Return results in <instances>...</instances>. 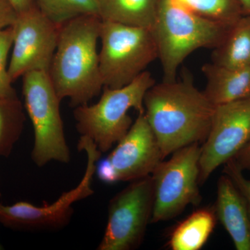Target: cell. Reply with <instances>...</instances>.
I'll return each mask as SVG.
<instances>
[{
	"instance_id": "obj_23",
	"label": "cell",
	"mask_w": 250,
	"mask_h": 250,
	"mask_svg": "<svg viewBox=\"0 0 250 250\" xmlns=\"http://www.w3.org/2000/svg\"><path fill=\"white\" fill-rule=\"evenodd\" d=\"M18 14L8 0H0V29L14 25Z\"/></svg>"
},
{
	"instance_id": "obj_8",
	"label": "cell",
	"mask_w": 250,
	"mask_h": 250,
	"mask_svg": "<svg viewBox=\"0 0 250 250\" xmlns=\"http://www.w3.org/2000/svg\"><path fill=\"white\" fill-rule=\"evenodd\" d=\"M201 146L195 143L172 153L151 174L154 186V208L151 223L176 218L188 205L202 200L199 189V161Z\"/></svg>"
},
{
	"instance_id": "obj_15",
	"label": "cell",
	"mask_w": 250,
	"mask_h": 250,
	"mask_svg": "<svg viewBox=\"0 0 250 250\" xmlns=\"http://www.w3.org/2000/svg\"><path fill=\"white\" fill-rule=\"evenodd\" d=\"M211 62L233 68L250 67V15H243L228 28L213 49Z\"/></svg>"
},
{
	"instance_id": "obj_12",
	"label": "cell",
	"mask_w": 250,
	"mask_h": 250,
	"mask_svg": "<svg viewBox=\"0 0 250 250\" xmlns=\"http://www.w3.org/2000/svg\"><path fill=\"white\" fill-rule=\"evenodd\" d=\"M106 159L116 172L118 182H131L151 175L164 160L145 112L139 113L128 132Z\"/></svg>"
},
{
	"instance_id": "obj_22",
	"label": "cell",
	"mask_w": 250,
	"mask_h": 250,
	"mask_svg": "<svg viewBox=\"0 0 250 250\" xmlns=\"http://www.w3.org/2000/svg\"><path fill=\"white\" fill-rule=\"evenodd\" d=\"M223 173L226 174L236 184L246 199L250 216V180L247 179L236 164L234 158L224 164Z\"/></svg>"
},
{
	"instance_id": "obj_20",
	"label": "cell",
	"mask_w": 250,
	"mask_h": 250,
	"mask_svg": "<svg viewBox=\"0 0 250 250\" xmlns=\"http://www.w3.org/2000/svg\"><path fill=\"white\" fill-rule=\"evenodd\" d=\"M202 17L229 27L243 16L239 0H173Z\"/></svg>"
},
{
	"instance_id": "obj_4",
	"label": "cell",
	"mask_w": 250,
	"mask_h": 250,
	"mask_svg": "<svg viewBox=\"0 0 250 250\" xmlns=\"http://www.w3.org/2000/svg\"><path fill=\"white\" fill-rule=\"evenodd\" d=\"M151 72L146 70L129 84L119 88L104 87L98 103L74 108L73 116L80 136L89 138L98 150L107 152L128 132L133 125L131 108L144 113V98L155 84Z\"/></svg>"
},
{
	"instance_id": "obj_7",
	"label": "cell",
	"mask_w": 250,
	"mask_h": 250,
	"mask_svg": "<svg viewBox=\"0 0 250 250\" xmlns=\"http://www.w3.org/2000/svg\"><path fill=\"white\" fill-rule=\"evenodd\" d=\"M77 148L87 156L84 174L78 185L63 192L50 205L45 203L37 207L23 201L11 205L0 204V223L3 226L16 231H57L70 223L74 204L94 193L92 179L96 172V163L102 154L93 141L85 136H81Z\"/></svg>"
},
{
	"instance_id": "obj_26",
	"label": "cell",
	"mask_w": 250,
	"mask_h": 250,
	"mask_svg": "<svg viewBox=\"0 0 250 250\" xmlns=\"http://www.w3.org/2000/svg\"><path fill=\"white\" fill-rule=\"evenodd\" d=\"M18 14L24 12L35 6L36 0H8Z\"/></svg>"
},
{
	"instance_id": "obj_21",
	"label": "cell",
	"mask_w": 250,
	"mask_h": 250,
	"mask_svg": "<svg viewBox=\"0 0 250 250\" xmlns=\"http://www.w3.org/2000/svg\"><path fill=\"white\" fill-rule=\"evenodd\" d=\"M14 42V29L12 27L0 29V98L17 97L12 86V80L9 76L7 59L10 49Z\"/></svg>"
},
{
	"instance_id": "obj_3",
	"label": "cell",
	"mask_w": 250,
	"mask_h": 250,
	"mask_svg": "<svg viewBox=\"0 0 250 250\" xmlns=\"http://www.w3.org/2000/svg\"><path fill=\"white\" fill-rule=\"evenodd\" d=\"M228 28L189 11L173 0H161L150 30L162 67L163 81L177 80L179 67L192 52L215 48Z\"/></svg>"
},
{
	"instance_id": "obj_18",
	"label": "cell",
	"mask_w": 250,
	"mask_h": 250,
	"mask_svg": "<svg viewBox=\"0 0 250 250\" xmlns=\"http://www.w3.org/2000/svg\"><path fill=\"white\" fill-rule=\"evenodd\" d=\"M25 116L17 97L0 98V157H8L21 138Z\"/></svg>"
},
{
	"instance_id": "obj_1",
	"label": "cell",
	"mask_w": 250,
	"mask_h": 250,
	"mask_svg": "<svg viewBox=\"0 0 250 250\" xmlns=\"http://www.w3.org/2000/svg\"><path fill=\"white\" fill-rule=\"evenodd\" d=\"M144 108L164 159L181 148L204 143L215 106L187 75L153 85L145 96Z\"/></svg>"
},
{
	"instance_id": "obj_25",
	"label": "cell",
	"mask_w": 250,
	"mask_h": 250,
	"mask_svg": "<svg viewBox=\"0 0 250 250\" xmlns=\"http://www.w3.org/2000/svg\"><path fill=\"white\" fill-rule=\"evenodd\" d=\"M236 164L242 171L250 173V142L234 158Z\"/></svg>"
},
{
	"instance_id": "obj_9",
	"label": "cell",
	"mask_w": 250,
	"mask_h": 250,
	"mask_svg": "<svg viewBox=\"0 0 250 250\" xmlns=\"http://www.w3.org/2000/svg\"><path fill=\"white\" fill-rule=\"evenodd\" d=\"M154 203L152 176L132 181L110 200L98 250H134L142 244Z\"/></svg>"
},
{
	"instance_id": "obj_27",
	"label": "cell",
	"mask_w": 250,
	"mask_h": 250,
	"mask_svg": "<svg viewBox=\"0 0 250 250\" xmlns=\"http://www.w3.org/2000/svg\"><path fill=\"white\" fill-rule=\"evenodd\" d=\"M243 9V14L250 15V0H239Z\"/></svg>"
},
{
	"instance_id": "obj_16",
	"label": "cell",
	"mask_w": 250,
	"mask_h": 250,
	"mask_svg": "<svg viewBox=\"0 0 250 250\" xmlns=\"http://www.w3.org/2000/svg\"><path fill=\"white\" fill-rule=\"evenodd\" d=\"M214 207L194 211L174 229L168 246L172 250H200L205 246L216 225Z\"/></svg>"
},
{
	"instance_id": "obj_24",
	"label": "cell",
	"mask_w": 250,
	"mask_h": 250,
	"mask_svg": "<svg viewBox=\"0 0 250 250\" xmlns=\"http://www.w3.org/2000/svg\"><path fill=\"white\" fill-rule=\"evenodd\" d=\"M95 173L98 178L104 183L113 184L118 182L116 172L106 159H103L97 165Z\"/></svg>"
},
{
	"instance_id": "obj_28",
	"label": "cell",
	"mask_w": 250,
	"mask_h": 250,
	"mask_svg": "<svg viewBox=\"0 0 250 250\" xmlns=\"http://www.w3.org/2000/svg\"><path fill=\"white\" fill-rule=\"evenodd\" d=\"M4 249V248H3V246H1V243H0V250H2Z\"/></svg>"
},
{
	"instance_id": "obj_10",
	"label": "cell",
	"mask_w": 250,
	"mask_h": 250,
	"mask_svg": "<svg viewBox=\"0 0 250 250\" xmlns=\"http://www.w3.org/2000/svg\"><path fill=\"white\" fill-rule=\"evenodd\" d=\"M250 142V98L215 106L209 132L202 143L199 183L205 184Z\"/></svg>"
},
{
	"instance_id": "obj_2",
	"label": "cell",
	"mask_w": 250,
	"mask_h": 250,
	"mask_svg": "<svg viewBox=\"0 0 250 250\" xmlns=\"http://www.w3.org/2000/svg\"><path fill=\"white\" fill-rule=\"evenodd\" d=\"M101 18L81 16L59 28L48 75L60 100L75 108L87 104L103 89L99 52Z\"/></svg>"
},
{
	"instance_id": "obj_6",
	"label": "cell",
	"mask_w": 250,
	"mask_h": 250,
	"mask_svg": "<svg viewBox=\"0 0 250 250\" xmlns=\"http://www.w3.org/2000/svg\"><path fill=\"white\" fill-rule=\"evenodd\" d=\"M100 40L104 87L119 88L129 84L158 59L155 41L147 28L102 21Z\"/></svg>"
},
{
	"instance_id": "obj_17",
	"label": "cell",
	"mask_w": 250,
	"mask_h": 250,
	"mask_svg": "<svg viewBox=\"0 0 250 250\" xmlns=\"http://www.w3.org/2000/svg\"><path fill=\"white\" fill-rule=\"evenodd\" d=\"M161 0H97L102 21L150 29Z\"/></svg>"
},
{
	"instance_id": "obj_13",
	"label": "cell",
	"mask_w": 250,
	"mask_h": 250,
	"mask_svg": "<svg viewBox=\"0 0 250 250\" xmlns=\"http://www.w3.org/2000/svg\"><path fill=\"white\" fill-rule=\"evenodd\" d=\"M214 209L237 250H250V216L246 199L226 174L218 179Z\"/></svg>"
},
{
	"instance_id": "obj_11",
	"label": "cell",
	"mask_w": 250,
	"mask_h": 250,
	"mask_svg": "<svg viewBox=\"0 0 250 250\" xmlns=\"http://www.w3.org/2000/svg\"><path fill=\"white\" fill-rule=\"evenodd\" d=\"M8 71L14 82L27 72H48L58 42L59 28L36 6L18 14Z\"/></svg>"
},
{
	"instance_id": "obj_19",
	"label": "cell",
	"mask_w": 250,
	"mask_h": 250,
	"mask_svg": "<svg viewBox=\"0 0 250 250\" xmlns=\"http://www.w3.org/2000/svg\"><path fill=\"white\" fill-rule=\"evenodd\" d=\"M36 7L49 21L61 26L81 16H97V0H36Z\"/></svg>"
},
{
	"instance_id": "obj_5",
	"label": "cell",
	"mask_w": 250,
	"mask_h": 250,
	"mask_svg": "<svg viewBox=\"0 0 250 250\" xmlns=\"http://www.w3.org/2000/svg\"><path fill=\"white\" fill-rule=\"evenodd\" d=\"M22 93L34 129L31 159L38 167L51 161L68 164L70 152L61 115L62 100L48 72L31 71L23 75Z\"/></svg>"
},
{
	"instance_id": "obj_14",
	"label": "cell",
	"mask_w": 250,
	"mask_h": 250,
	"mask_svg": "<svg viewBox=\"0 0 250 250\" xmlns=\"http://www.w3.org/2000/svg\"><path fill=\"white\" fill-rule=\"evenodd\" d=\"M202 72L207 83L202 90L214 106L250 98V67H228L207 62Z\"/></svg>"
}]
</instances>
